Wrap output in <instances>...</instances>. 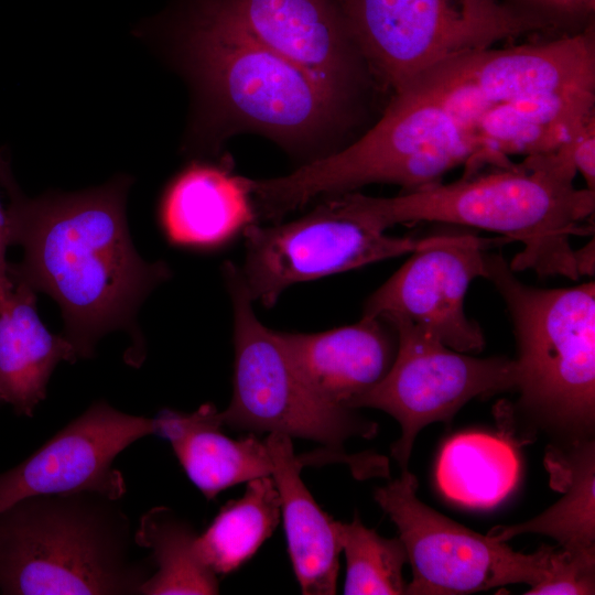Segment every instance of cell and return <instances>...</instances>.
Listing matches in <instances>:
<instances>
[{"label":"cell","instance_id":"12","mask_svg":"<svg viewBox=\"0 0 595 595\" xmlns=\"http://www.w3.org/2000/svg\"><path fill=\"white\" fill-rule=\"evenodd\" d=\"M491 241L470 234L422 238L367 299L363 315H401L454 350L482 351L483 331L467 317L464 302L470 283L486 278L484 249Z\"/></svg>","mask_w":595,"mask_h":595},{"label":"cell","instance_id":"14","mask_svg":"<svg viewBox=\"0 0 595 595\" xmlns=\"http://www.w3.org/2000/svg\"><path fill=\"white\" fill-rule=\"evenodd\" d=\"M343 106L360 57L342 0H210Z\"/></svg>","mask_w":595,"mask_h":595},{"label":"cell","instance_id":"11","mask_svg":"<svg viewBox=\"0 0 595 595\" xmlns=\"http://www.w3.org/2000/svg\"><path fill=\"white\" fill-rule=\"evenodd\" d=\"M240 268L253 301L273 306L289 286L412 252L422 238L387 235L329 199L284 224L244 229Z\"/></svg>","mask_w":595,"mask_h":595},{"label":"cell","instance_id":"29","mask_svg":"<svg viewBox=\"0 0 595 595\" xmlns=\"http://www.w3.org/2000/svg\"><path fill=\"white\" fill-rule=\"evenodd\" d=\"M594 239L581 249L574 250L575 264L577 272L581 275L594 274Z\"/></svg>","mask_w":595,"mask_h":595},{"label":"cell","instance_id":"7","mask_svg":"<svg viewBox=\"0 0 595 595\" xmlns=\"http://www.w3.org/2000/svg\"><path fill=\"white\" fill-rule=\"evenodd\" d=\"M342 6L360 57L394 93L446 60L549 24L500 0H342Z\"/></svg>","mask_w":595,"mask_h":595},{"label":"cell","instance_id":"10","mask_svg":"<svg viewBox=\"0 0 595 595\" xmlns=\"http://www.w3.org/2000/svg\"><path fill=\"white\" fill-rule=\"evenodd\" d=\"M416 476H401L375 490L374 498L399 531L412 569L408 595H458L508 584H539L552 547L513 551L505 541L482 536L422 502Z\"/></svg>","mask_w":595,"mask_h":595},{"label":"cell","instance_id":"25","mask_svg":"<svg viewBox=\"0 0 595 595\" xmlns=\"http://www.w3.org/2000/svg\"><path fill=\"white\" fill-rule=\"evenodd\" d=\"M595 593V549L552 548L544 578L527 595H587Z\"/></svg>","mask_w":595,"mask_h":595},{"label":"cell","instance_id":"19","mask_svg":"<svg viewBox=\"0 0 595 595\" xmlns=\"http://www.w3.org/2000/svg\"><path fill=\"white\" fill-rule=\"evenodd\" d=\"M160 217L175 245H219L253 221L247 178L218 165L193 163L165 190Z\"/></svg>","mask_w":595,"mask_h":595},{"label":"cell","instance_id":"8","mask_svg":"<svg viewBox=\"0 0 595 595\" xmlns=\"http://www.w3.org/2000/svg\"><path fill=\"white\" fill-rule=\"evenodd\" d=\"M221 271L232 303L235 350L232 397L218 412L221 424L318 442L342 456H349L343 452L349 437H374L375 422L325 402L306 385L277 332L257 317L240 268L226 261Z\"/></svg>","mask_w":595,"mask_h":595},{"label":"cell","instance_id":"22","mask_svg":"<svg viewBox=\"0 0 595 595\" xmlns=\"http://www.w3.org/2000/svg\"><path fill=\"white\" fill-rule=\"evenodd\" d=\"M280 518V496L273 478H253L246 483L244 495L225 504L197 534L196 553L217 576L232 573L271 537Z\"/></svg>","mask_w":595,"mask_h":595},{"label":"cell","instance_id":"4","mask_svg":"<svg viewBox=\"0 0 595 595\" xmlns=\"http://www.w3.org/2000/svg\"><path fill=\"white\" fill-rule=\"evenodd\" d=\"M133 533L100 493L22 498L0 511V594L139 595L153 564L134 558Z\"/></svg>","mask_w":595,"mask_h":595},{"label":"cell","instance_id":"28","mask_svg":"<svg viewBox=\"0 0 595 595\" xmlns=\"http://www.w3.org/2000/svg\"><path fill=\"white\" fill-rule=\"evenodd\" d=\"M9 245L6 209L0 203V302L7 296L13 286V281L9 275V262L6 259V251Z\"/></svg>","mask_w":595,"mask_h":595},{"label":"cell","instance_id":"27","mask_svg":"<svg viewBox=\"0 0 595 595\" xmlns=\"http://www.w3.org/2000/svg\"><path fill=\"white\" fill-rule=\"evenodd\" d=\"M529 7V11L542 19H583L594 12L595 0H519Z\"/></svg>","mask_w":595,"mask_h":595},{"label":"cell","instance_id":"20","mask_svg":"<svg viewBox=\"0 0 595 595\" xmlns=\"http://www.w3.org/2000/svg\"><path fill=\"white\" fill-rule=\"evenodd\" d=\"M552 484L563 496L537 517L511 526H497L487 536L508 541L523 533H539L569 550L595 549V447L589 439L574 441L566 451L545 457Z\"/></svg>","mask_w":595,"mask_h":595},{"label":"cell","instance_id":"26","mask_svg":"<svg viewBox=\"0 0 595 595\" xmlns=\"http://www.w3.org/2000/svg\"><path fill=\"white\" fill-rule=\"evenodd\" d=\"M570 147L576 171L585 178L587 188L595 191V117L570 139Z\"/></svg>","mask_w":595,"mask_h":595},{"label":"cell","instance_id":"18","mask_svg":"<svg viewBox=\"0 0 595 595\" xmlns=\"http://www.w3.org/2000/svg\"><path fill=\"white\" fill-rule=\"evenodd\" d=\"M35 293L13 281L0 302V403L25 416L45 398L55 367L78 359L68 339L51 333L39 317Z\"/></svg>","mask_w":595,"mask_h":595},{"label":"cell","instance_id":"9","mask_svg":"<svg viewBox=\"0 0 595 595\" xmlns=\"http://www.w3.org/2000/svg\"><path fill=\"white\" fill-rule=\"evenodd\" d=\"M380 317L396 329V357L382 380L356 398L350 409H378L398 421L401 435L391 455L405 469L423 428L450 423L472 399L516 390L518 370L515 359L454 350L401 315Z\"/></svg>","mask_w":595,"mask_h":595},{"label":"cell","instance_id":"1","mask_svg":"<svg viewBox=\"0 0 595 595\" xmlns=\"http://www.w3.org/2000/svg\"><path fill=\"white\" fill-rule=\"evenodd\" d=\"M595 89L593 25L555 40L485 48L446 60L394 93L379 121L349 147L316 159L309 180L322 194L392 183L411 192L498 167L489 140L494 111L526 97Z\"/></svg>","mask_w":595,"mask_h":595},{"label":"cell","instance_id":"5","mask_svg":"<svg viewBox=\"0 0 595 595\" xmlns=\"http://www.w3.org/2000/svg\"><path fill=\"white\" fill-rule=\"evenodd\" d=\"M177 32L185 68L215 117L289 145L335 125L342 105L210 0H195Z\"/></svg>","mask_w":595,"mask_h":595},{"label":"cell","instance_id":"21","mask_svg":"<svg viewBox=\"0 0 595 595\" xmlns=\"http://www.w3.org/2000/svg\"><path fill=\"white\" fill-rule=\"evenodd\" d=\"M520 464L505 440L480 432L461 433L440 454L436 479L450 499L487 508L505 499L518 483Z\"/></svg>","mask_w":595,"mask_h":595},{"label":"cell","instance_id":"17","mask_svg":"<svg viewBox=\"0 0 595 595\" xmlns=\"http://www.w3.org/2000/svg\"><path fill=\"white\" fill-rule=\"evenodd\" d=\"M212 403L186 413L164 409L154 419L155 434L167 440L188 479L206 499L253 478L271 476L268 446L255 433L235 440L221 432Z\"/></svg>","mask_w":595,"mask_h":595},{"label":"cell","instance_id":"3","mask_svg":"<svg viewBox=\"0 0 595 595\" xmlns=\"http://www.w3.org/2000/svg\"><path fill=\"white\" fill-rule=\"evenodd\" d=\"M570 140L555 150L527 155L520 164L441 182L394 197L336 195L351 216L385 230L397 224L437 221L482 228L520 241L512 271L577 280L570 237L593 231L595 191L576 188Z\"/></svg>","mask_w":595,"mask_h":595},{"label":"cell","instance_id":"6","mask_svg":"<svg viewBox=\"0 0 595 595\" xmlns=\"http://www.w3.org/2000/svg\"><path fill=\"white\" fill-rule=\"evenodd\" d=\"M486 279L502 298L518 346V408L574 441L595 423V283L542 289L485 253Z\"/></svg>","mask_w":595,"mask_h":595},{"label":"cell","instance_id":"2","mask_svg":"<svg viewBox=\"0 0 595 595\" xmlns=\"http://www.w3.org/2000/svg\"><path fill=\"white\" fill-rule=\"evenodd\" d=\"M0 184L9 197V245L23 250L19 263H9L11 280L56 301L63 335L77 358L93 357L104 335L126 329L134 342L128 363H142L136 316L171 270L163 261H144L132 244L126 216L130 177L120 175L75 193L28 197L0 155Z\"/></svg>","mask_w":595,"mask_h":595},{"label":"cell","instance_id":"16","mask_svg":"<svg viewBox=\"0 0 595 595\" xmlns=\"http://www.w3.org/2000/svg\"><path fill=\"white\" fill-rule=\"evenodd\" d=\"M271 477L280 496L288 552L302 594H336L342 553L336 520L323 511L301 478L304 466L292 437L268 433Z\"/></svg>","mask_w":595,"mask_h":595},{"label":"cell","instance_id":"23","mask_svg":"<svg viewBox=\"0 0 595 595\" xmlns=\"http://www.w3.org/2000/svg\"><path fill=\"white\" fill-rule=\"evenodd\" d=\"M197 533L174 510L156 506L144 512L133 533L136 545L151 553L153 572L142 595H210L219 593L218 576L198 558Z\"/></svg>","mask_w":595,"mask_h":595},{"label":"cell","instance_id":"15","mask_svg":"<svg viewBox=\"0 0 595 595\" xmlns=\"http://www.w3.org/2000/svg\"><path fill=\"white\" fill-rule=\"evenodd\" d=\"M277 334L306 385L325 402L346 409L382 380L398 346L396 329L380 316L363 315L321 333Z\"/></svg>","mask_w":595,"mask_h":595},{"label":"cell","instance_id":"13","mask_svg":"<svg viewBox=\"0 0 595 595\" xmlns=\"http://www.w3.org/2000/svg\"><path fill=\"white\" fill-rule=\"evenodd\" d=\"M151 434H155L153 418L121 412L104 400L93 403L28 458L0 474V511L36 495L96 491L120 500L126 482L113 462Z\"/></svg>","mask_w":595,"mask_h":595},{"label":"cell","instance_id":"24","mask_svg":"<svg viewBox=\"0 0 595 595\" xmlns=\"http://www.w3.org/2000/svg\"><path fill=\"white\" fill-rule=\"evenodd\" d=\"M336 531L346 560L344 594H405L402 569L408 554L399 537L385 538L357 516L348 523L336 521Z\"/></svg>","mask_w":595,"mask_h":595}]
</instances>
